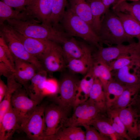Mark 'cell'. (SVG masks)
<instances>
[{
  "label": "cell",
  "mask_w": 140,
  "mask_h": 140,
  "mask_svg": "<svg viewBox=\"0 0 140 140\" xmlns=\"http://www.w3.org/2000/svg\"><path fill=\"white\" fill-rule=\"evenodd\" d=\"M6 21L15 31L27 37L63 44L71 36L66 32L51 25L40 24L33 19L23 20L9 19Z\"/></svg>",
  "instance_id": "6da1fadb"
},
{
  "label": "cell",
  "mask_w": 140,
  "mask_h": 140,
  "mask_svg": "<svg viewBox=\"0 0 140 140\" xmlns=\"http://www.w3.org/2000/svg\"><path fill=\"white\" fill-rule=\"evenodd\" d=\"M99 36L100 42L108 46L126 41L132 42L125 33L119 17L114 11L108 10L103 16Z\"/></svg>",
  "instance_id": "7a4b0ae2"
},
{
  "label": "cell",
  "mask_w": 140,
  "mask_h": 140,
  "mask_svg": "<svg viewBox=\"0 0 140 140\" xmlns=\"http://www.w3.org/2000/svg\"><path fill=\"white\" fill-rule=\"evenodd\" d=\"M65 32L71 36L80 38L98 48L100 39L92 26L69 8L61 21Z\"/></svg>",
  "instance_id": "3957f363"
},
{
  "label": "cell",
  "mask_w": 140,
  "mask_h": 140,
  "mask_svg": "<svg viewBox=\"0 0 140 140\" xmlns=\"http://www.w3.org/2000/svg\"><path fill=\"white\" fill-rule=\"evenodd\" d=\"M0 35L6 41L15 60H23L33 64L38 71L45 69L42 63L30 54L16 34L13 29L4 23L0 25Z\"/></svg>",
  "instance_id": "277c9868"
},
{
  "label": "cell",
  "mask_w": 140,
  "mask_h": 140,
  "mask_svg": "<svg viewBox=\"0 0 140 140\" xmlns=\"http://www.w3.org/2000/svg\"><path fill=\"white\" fill-rule=\"evenodd\" d=\"M29 96L25 89L21 86L14 92L12 97L11 104L20 128L39 104Z\"/></svg>",
  "instance_id": "5b68a950"
},
{
  "label": "cell",
  "mask_w": 140,
  "mask_h": 140,
  "mask_svg": "<svg viewBox=\"0 0 140 140\" xmlns=\"http://www.w3.org/2000/svg\"><path fill=\"white\" fill-rule=\"evenodd\" d=\"M72 116L67 117L62 127L83 126L89 125L100 113L90 98L74 108Z\"/></svg>",
  "instance_id": "8992f818"
},
{
  "label": "cell",
  "mask_w": 140,
  "mask_h": 140,
  "mask_svg": "<svg viewBox=\"0 0 140 140\" xmlns=\"http://www.w3.org/2000/svg\"><path fill=\"white\" fill-rule=\"evenodd\" d=\"M45 106L43 104H39L20 129L31 139H44L46 130Z\"/></svg>",
  "instance_id": "52a82bcc"
},
{
  "label": "cell",
  "mask_w": 140,
  "mask_h": 140,
  "mask_svg": "<svg viewBox=\"0 0 140 140\" xmlns=\"http://www.w3.org/2000/svg\"><path fill=\"white\" fill-rule=\"evenodd\" d=\"M98 48L93 55L94 59L101 60L107 64L122 56L140 52V45L133 42L127 45L122 44L106 47L100 46Z\"/></svg>",
  "instance_id": "ba28073f"
},
{
  "label": "cell",
  "mask_w": 140,
  "mask_h": 140,
  "mask_svg": "<svg viewBox=\"0 0 140 140\" xmlns=\"http://www.w3.org/2000/svg\"><path fill=\"white\" fill-rule=\"evenodd\" d=\"M68 111L57 104L45 106V119L46 127L45 137L55 134L63 127L68 117Z\"/></svg>",
  "instance_id": "9c48e42d"
},
{
  "label": "cell",
  "mask_w": 140,
  "mask_h": 140,
  "mask_svg": "<svg viewBox=\"0 0 140 140\" xmlns=\"http://www.w3.org/2000/svg\"><path fill=\"white\" fill-rule=\"evenodd\" d=\"M79 81L70 75L62 79L59 83V95L55 98L57 104L68 111L73 107Z\"/></svg>",
  "instance_id": "30bf717a"
},
{
  "label": "cell",
  "mask_w": 140,
  "mask_h": 140,
  "mask_svg": "<svg viewBox=\"0 0 140 140\" xmlns=\"http://www.w3.org/2000/svg\"><path fill=\"white\" fill-rule=\"evenodd\" d=\"M14 31L27 51L42 62L44 58L55 43L50 41L26 37Z\"/></svg>",
  "instance_id": "8fae6325"
},
{
  "label": "cell",
  "mask_w": 140,
  "mask_h": 140,
  "mask_svg": "<svg viewBox=\"0 0 140 140\" xmlns=\"http://www.w3.org/2000/svg\"><path fill=\"white\" fill-rule=\"evenodd\" d=\"M111 73L115 79L126 87L140 85V60Z\"/></svg>",
  "instance_id": "7c38bea8"
},
{
  "label": "cell",
  "mask_w": 140,
  "mask_h": 140,
  "mask_svg": "<svg viewBox=\"0 0 140 140\" xmlns=\"http://www.w3.org/2000/svg\"><path fill=\"white\" fill-rule=\"evenodd\" d=\"M52 1L53 0H31L23 12L33 19L36 18L42 23L51 25L50 18Z\"/></svg>",
  "instance_id": "4fadbf2b"
},
{
  "label": "cell",
  "mask_w": 140,
  "mask_h": 140,
  "mask_svg": "<svg viewBox=\"0 0 140 140\" xmlns=\"http://www.w3.org/2000/svg\"><path fill=\"white\" fill-rule=\"evenodd\" d=\"M42 63L48 73L62 71L67 66V61L62 47L55 43Z\"/></svg>",
  "instance_id": "5bb4252c"
},
{
  "label": "cell",
  "mask_w": 140,
  "mask_h": 140,
  "mask_svg": "<svg viewBox=\"0 0 140 140\" xmlns=\"http://www.w3.org/2000/svg\"><path fill=\"white\" fill-rule=\"evenodd\" d=\"M38 71L36 67L31 63L21 59L15 60V79L23 86L26 91L31 79Z\"/></svg>",
  "instance_id": "9a60e30c"
},
{
  "label": "cell",
  "mask_w": 140,
  "mask_h": 140,
  "mask_svg": "<svg viewBox=\"0 0 140 140\" xmlns=\"http://www.w3.org/2000/svg\"><path fill=\"white\" fill-rule=\"evenodd\" d=\"M118 111L129 137L132 140L140 137L138 128L139 116L136 111L129 106Z\"/></svg>",
  "instance_id": "2e32d148"
},
{
  "label": "cell",
  "mask_w": 140,
  "mask_h": 140,
  "mask_svg": "<svg viewBox=\"0 0 140 140\" xmlns=\"http://www.w3.org/2000/svg\"><path fill=\"white\" fill-rule=\"evenodd\" d=\"M47 73L45 69L38 71L31 79L26 90L29 97L39 104L45 97L44 89Z\"/></svg>",
  "instance_id": "e0dca14e"
},
{
  "label": "cell",
  "mask_w": 140,
  "mask_h": 140,
  "mask_svg": "<svg viewBox=\"0 0 140 140\" xmlns=\"http://www.w3.org/2000/svg\"><path fill=\"white\" fill-rule=\"evenodd\" d=\"M20 126L11 104L0 122V140L11 139Z\"/></svg>",
  "instance_id": "ac0fdd59"
},
{
  "label": "cell",
  "mask_w": 140,
  "mask_h": 140,
  "mask_svg": "<svg viewBox=\"0 0 140 140\" xmlns=\"http://www.w3.org/2000/svg\"><path fill=\"white\" fill-rule=\"evenodd\" d=\"M93 56L90 48L86 45L83 54L79 58L70 60L67 62V67L74 73L86 74L93 65Z\"/></svg>",
  "instance_id": "d6986e66"
},
{
  "label": "cell",
  "mask_w": 140,
  "mask_h": 140,
  "mask_svg": "<svg viewBox=\"0 0 140 140\" xmlns=\"http://www.w3.org/2000/svg\"><path fill=\"white\" fill-rule=\"evenodd\" d=\"M92 67L85 75L83 78L79 81L73 108L78 105L85 102L89 98V93L95 78Z\"/></svg>",
  "instance_id": "ffe728a7"
},
{
  "label": "cell",
  "mask_w": 140,
  "mask_h": 140,
  "mask_svg": "<svg viewBox=\"0 0 140 140\" xmlns=\"http://www.w3.org/2000/svg\"><path fill=\"white\" fill-rule=\"evenodd\" d=\"M89 125L93 127L102 135L109 137L110 140L124 139L116 132L111 125L106 113H100Z\"/></svg>",
  "instance_id": "44dd1931"
},
{
  "label": "cell",
  "mask_w": 140,
  "mask_h": 140,
  "mask_svg": "<svg viewBox=\"0 0 140 140\" xmlns=\"http://www.w3.org/2000/svg\"><path fill=\"white\" fill-rule=\"evenodd\" d=\"M44 140H85V131L80 127H62L55 134L45 137Z\"/></svg>",
  "instance_id": "7402d4cb"
},
{
  "label": "cell",
  "mask_w": 140,
  "mask_h": 140,
  "mask_svg": "<svg viewBox=\"0 0 140 140\" xmlns=\"http://www.w3.org/2000/svg\"><path fill=\"white\" fill-rule=\"evenodd\" d=\"M140 85L126 87L114 104L108 108L117 110L131 106L137 98Z\"/></svg>",
  "instance_id": "603a6c76"
},
{
  "label": "cell",
  "mask_w": 140,
  "mask_h": 140,
  "mask_svg": "<svg viewBox=\"0 0 140 140\" xmlns=\"http://www.w3.org/2000/svg\"><path fill=\"white\" fill-rule=\"evenodd\" d=\"M114 11L120 19L127 35L131 40L137 38L140 45V22L128 14Z\"/></svg>",
  "instance_id": "cb8c5ba5"
},
{
  "label": "cell",
  "mask_w": 140,
  "mask_h": 140,
  "mask_svg": "<svg viewBox=\"0 0 140 140\" xmlns=\"http://www.w3.org/2000/svg\"><path fill=\"white\" fill-rule=\"evenodd\" d=\"M62 47L67 62L81 57L83 54L86 44L78 42L72 37L66 40Z\"/></svg>",
  "instance_id": "d4e9b609"
},
{
  "label": "cell",
  "mask_w": 140,
  "mask_h": 140,
  "mask_svg": "<svg viewBox=\"0 0 140 140\" xmlns=\"http://www.w3.org/2000/svg\"><path fill=\"white\" fill-rule=\"evenodd\" d=\"M89 98L92 100L100 113H106L107 108L104 92L101 83L96 78L90 90Z\"/></svg>",
  "instance_id": "484cf974"
},
{
  "label": "cell",
  "mask_w": 140,
  "mask_h": 140,
  "mask_svg": "<svg viewBox=\"0 0 140 140\" xmlns=\"http://www.w3.org/2000/svg\"><path fill=\"white\" fill-rule=\"evenodd\" d=\"M92 69L95 77L100 80L104 90L107 84L114 79L108 65L101 60L94 59Z\"/></svg>",
  "instance_id": "4316f807"
},
{
  "label": "cell",
  "mask_w": 140,
  "mask_h": 140,
  "mask_svg": "<svg viewBox=\"0 0 140 140\" xmlns=\"http://www.w3.org/2000/svg\"><path fill=\"white\" fill-rule=\"evenodd\" d=\"M7 79L8 90L3 100L0 103V122L11 106V99L13 93L18 88L22 86L16 80L14 74Z\"/></svg>",
  "instance_id": "83f0119b"
},
{
  "label": "cell",
  "mask_w": 140,
  "mask_h": 140,
  "mask_svg": "<svg viewBox=\"0 0 140 140\" xmlns=\"http://www.w3.org/2000/svg\"><path fill=\"white\" fill-rule=\"evenodd\" d=\"M69 9L92 27V16L89 3L86 0H69Z\"/></svg>",
  "instance_id": "f1b7e54d"
},
{
  "label": "cell",
  "mask_w": 140,
  "mask_h": 140,
  "mask_svg": "<svg viewBox=\"0 0 140 140\" xmlns=\"http://www.w3.org/2000/svg\"><path fill=\"white\" fill-rule=\"evenodd\" d=\"M89 4L92 16V27L99 35L103 18L102 16L107 10L102 0H90Z\"/></svg>",
  "instance_id": "f546056e"
},
{
  "label": "cell",
  "mask_w": 140,
  "mask_h": 140,
  "mask_svg": "<svg viewBox=\"0 0 140 140\" xmlns=\"http://www.w3.org/2000/svg\"><path fill=\"white\" fill-rule=\"evenodd\" d=\"M126 88L114 78L107 84L104 90L107 108L114 104Z\"/></svg>",
  "instance_id": "4dcf8cb0"
},
{
  "label": "cell",
  "mask_w": 140,
  "mask_h": 140,
  "mask_svg": "<svg viewBox=\"0 0 140 140\" xmlns=\"http://www.w3.org/2000/svg\"><path fill=\"white\" fill-rule=\"evenodd\" d=\"M9 19H15L23 20L32 19L23 11L21 12L0 1V24H2Z\"/></svg>",
  "instance_id": "1f68e13d"
},
{
  "label": "cell",
  "mask_w": 140,
  "mask_h": 140,
  "mask_svg": "<svg viewBox=\"0 0 140 140\" xmlns=\"http://www.w3.org/2000/svg\"><path fill=\"white\" fill-rule=\"evenodd\" d=\"M106 114L109 122L116 132L124 139L132 140L128 136L120 118L118 110L107 108Z\"/></svg>",
  "instance_id": "d6a6232c"
},
{
  "label": "cell",
  "mask_w": 140,
  "mask_h": 140,
  "mask_svg": "<svg viewBox=\"0 0 140 140\" xmlns=\"http://www.w3.org/2000/svg\"><path fill=\"white\" fill-rule=\"evenodd\" d=\"M113 8L114 11L129 15L140 22V0L131 3L124 1Z\"/></svg>",
  "instance_id": "836d02e7"
},
{
  "label": "cell",
  "mask_w": 140,
  "mask_h": 140,
  "mask_svg": "<svg viewBox=\"0 0 140 140\" xmlns=\"http://www.w3.org/2000/svg\"><path fill=\"white\" fill-rule=\"evenodd\" d=\"M67 0H53L52 12L50 18L51 24L57 29L65 11Z\"/></svg>",
  "instance_id": "e575fe53"
},
{
  "label": "cell",
  "mask_w": 140,
  "mask_h": 140,
  "mask_svg": "<svg viewBox=\"0 0 140 140\" xmlns=\"http://www.w3.org/2000/svg\"><path fill=\"white\" fill-rule=\"evenodd\" d=\"M140 60V52L122 56L108 65L111 71L117 70L135 61Z\"/></svg>",
  "instance_id": "d590c367"
},
{
  "label": "cell",
  "mask_w": 140,
  "mask_h": 140,
  "mask_svg": "<svg viewBox=\"0 0 140 140\" xmlns=\"http://www.w3.org/2000/svg\"><path fill=\"white\" fill-rule=\"evenodd\" d=\"M15 59L6 41L0 35V62L9 66L14 72Z\"/></svg>",
  "instance_id": "8d00e7d4"
},
{
  "label": "cell",
  "mask_w": 140,
  "mask_h": 140,
  "mask_svg": "<svg viewBox=\"0 0 140 140\" xmlns=\"http://www.w3.org/2000/svg\"><path fill=\"white\" fill-rule=\"evenodd\" d=\"M85 130V140H109L108 137L103 135L92 126L85 125L83 126Z\"/></svg>",
  "instance_id": "74e56055"
},
{
  "label": "cell",
  "mask_w": 140,
  "mask_h": 140,
  "mask_svg": "<svg viewBox=\"0 0 140 140\" xmlns=\"http://www.w3.org/2000/svg\"><path fill=\"white\" fill-rule=\"evenodd\" d=\"M59 83L53 79H47L45 84L44 94L45 96L55 95L58 92Z\"/></svg>",
  "instance_id": "f35d334b"
},
{
  "label": "cell",
  "mask_w": 140,
  "mask_h": 140,
  "mask_svg": "<svg viewBox=\"0 0 140 140\" xmlns=\"http://www.w3.org/2000/svg\"><path fill=\"white\" fill-rule=\"evenodd\" d=\"M31 0H1L5 4L19 11H23Z\"/></svg>",
  "instance_id": "ab89813d"
},
{
  "label": "cell",
  "mask_w": 140,
  "mask_h": 140,
  "mask_svg": "<svg viewBox=\"0 0 140 140\" xmlns=\"http://www.w3.org/2000/svg\"><path fill=\"white\" fill-rule=\"evenodd\" d=\"M14 72L9 66L0 62V75L8 78L14 74Z\"/></svg>",
  "instance_id": "60d3db41"
},
{
  "label": "cell",
  "mask_w": 140,
  "mask_h": 140,
  "mask_svg": "<svg viewBox=\"0 0 140 140\" xmlns=\"http://www.w3.org/2000/svg\"><path fill=\"white\" fill-rule=\"evenodd\" d=\"M8 89L7 85L5 84L4 81L0 79V103L3 99Z\"/></svg>",
  "instance_id": "b9f144b4"
},
{
  "label": "cell",
  "mask_w": 140,
  "mask_h": 140,
  "mask_svg": "<svg viewBox=\"0 0 140 140\" xmlns=\"http://www.w3.org/2000/svg\"><path fill=\"white\" fill-rule=\"evenodd\" d=\"M107 10H108L111 4L114 5L116 4L119 0H102Z\"/></svg>",
  "instance_id": "7bdbcfd3"
},
{
  "label": "cell",
  "mask_w": 140,
  "mask_h": 140,
  "mask_svg": "<svg viewBox=\"0 0 140 140\" xmlns=\"http://www.w3.org/2000/svg\"><path fill=\"white\" fill-rule=\"evenodd\" d=\"M138 104V106H139V112L137 114L140 117V100H139V99L137 98L135 102L133 104Z\"/></svg>",
  "instance_id": "ee69618b"
},
{
  "label": "cell",
  "mask_w": 140,
  "mask_h": 140,
  "mask_svg": "<svg viewBox=\"0 0 140 140\" xmlns=\"http://www.w3.org/2000/svg\"><path fill=\"white\" fill-rule=\"evenodd\" d=\"M126 0H130L133 1V2H135L138 1L140 0H119V1H118V2L116 4L113 5V7L115 6H116L118 4L122 2L126 1Z\"/></svg>",
  "instance_id": "f6af8a7d"
},
{
  "label": "cell",
  "mask_w": 140,
  "mask_h": 140,
  "mask_svg": "<svg viewBox=\"0 0 140 140\" xmlns=\"http://www.w3.org/2000/svg\"><path fill=\"white\" fill-rule=\"evenodd\" d=\"M140 119L139 120L138 122V132L139 135L140 136V117H139Z\"/></svg>",
  "instance_id": "bcb514c9"
},
{
  "label": "cell",
  "mask_w": 140,
  "mask_h": 140,
  "mask_svg": "<svg viewBox=\"0 0 140 140\" xmlns=\"http://www.w3.org/2000/svg\"><path fill=\"white\" fill-rule=\"evenodd\" d=\"M139 91H140V89H139Z\"/></svg>",
  "instance_id": "7dc6e473"
}]
</instances>
